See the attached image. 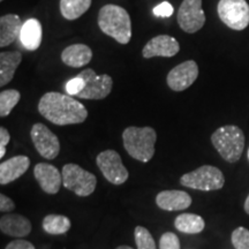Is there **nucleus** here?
Returning <instances> with one entry per match:
<instances>
[{"instance_id":"2eb2a0df","label":"nucleus","mask_w":249,"mask_h":249,"mask_svg":"<svg viewBox=\"0 0 249 249\" xmlns=\"http://www.w3.org/2000/svg\"><path fill=\"white\" fill-rule=\"evenodd\" d=\"M30 166L27 156H15L0 164V185H8L20 178Z\"/></svg>"},{"instance_id":"6e6552de","label":"nucleus","mask_w":249,"mask_h":249,"mask_svg":"<svg viewBox=\"0 0 249 249\" xmlns=\"http://www.w3.org/2000/svg\"><path fill=\"white\" fill-rule=\"evenodd\" d=\"M81 79L85 80L86 87L81 91L77 97L82 99H103L107 98L110 95L112 86H113V80L107 74H102L97 75L95 71L91 68L82 71L77 75Z\"/></svg>"},{"instance_id":"a878e982","label":"nucleus","mask_w":249,"mask_h":249,"mask_svg":"<svg viewBox=\"0 0 249 249\" xmlns=\"http://www.w3.org/2000/svg\"><path fill=\"white\" fill-rule=\"evenodd\" d=\"M134 236H135V242L136 246H138V249H156L154 238H152L151 233L145 227L136 226Z\"/></svg>"},{"instance_id":"aec40b11","label":"nucleus","mask_w":249,"mask_h":249,"mask_svg":"<svg viewBox=\"0 0 249 249\" xmlns=\"http://www.w3.org/2000/svg\"><path fill=\"white\" fill-rule=\"evenodd\" d=\"M42 24L37 18H29L23 23L20 40L22 45L29 51H35L42 43Z\"/></svg>"},{"instance_id":"1a4fd4ad","label":"nucleus","mask_w":249,"mask_h":249,"mask_svg":"<svg viewBox=\"0 0 249 249\" xmlns=\"http://www.w3.org/2000/svg\"><path fill=\"white\" fill-rule=\"evenodd\" d=\"M96 163L104 178L113 185H123L128 179V171L124 167L120 155L116 150L102 151L96 158Z\"/></svg>"},{"instance_id":"412c9836","label":"nucleus","mask_w":249,"mask_h":249,"mask_svg":"<svg viewBox=\"0 0 249 249\" xmlns=\"http://www.w3.org/2000/svg\"><path fill=\"white\" fill-rule=\"evenodd\" d=\"M21 61H22V54L18 51L0 53V86L4 87L11 82Z\"/></svg>"},{"instance_id":"c756f323","label":"nucleus","mask_w":249,"mask_h":249,"mask_svg":"<svg viewBox=\"0 0 249 249\" xmlns=\"http://www.w3.org/2000/svg\"><path fill=\"white\" fill-rule=\"evenodd\" d=\"M174 8L169 1H164L154 8V15L158 18H169L173 14Z\"/></svg>"},{"instance_id":"c85d7f7f","label":"nucleus","mask_w":249,"mask_h":249,"mask_svg":"<svg viewBox=\"0 0 249 249\" xmlns=\"http://www.w3.org/2000/svg\"><path fill=\"white\" fill-rule=\"evenodd\" d=\"M85 87H86L85 80L81 79V77H79V76L76 75L75 77L71 79L66 83L67 95H70V96H77L81 91H82L83 89H85Z\"/></svg>"},{"instance_id":"39448f33","label":"nucleus","mask_w":249,"mask_h":249,"mask_svg":"<svg viewBox=\"0 0 249 249\" xmlns=\"http://www.w3.org/2000/svg\"><path fill=\"white\" fill-rule=\"evenodd\" d=\"M180 185L196 191H218L225 185V178L222 171L216 166L203 165L192 172L183 174L180 178Z\"/></svg>"},{"instance_id":"20e7f679","label":"nucleus","mask_w":249,"mask_h":249,"mask_svg":"<svg viewBox=\"0 0 249 249\" xmlns=\"http://www.w3.org/2000/svg\"><path fill=\"white\" fill-rule=\"evenodd\" d=\"M211 142L218 154L229 163H236L240 160L245 148L244 132L238 126H223L211 135Z\"/></svg>"},{"instance_id":"f03ea898","label":"nucleus","mask_w":249,"mask_h":249,"mask_svg":"<svg viewBox=\"0 0 249 249\" xmlns=\"http://www.w3.org/2000/svg\"><path fill=\"white\" fill-rule=\"evenodd\" d=\"M98 26L105 35L120 44H128L132 38V21L127 11L120 6H103L98 13Z\"/></svg>"},{"instance_id":"0eeeda50","label":"nucleus","mask_w":249,"mask_h":249,"mask_svg":"<svg viewBox=\"0 0 249 249\" xmlns=\"http://www.w3.org/2000/svg\"><path fill=\"white\" fill-rule=\"evenodd\" d=\"M219 18L233 30H244L249 26V5L246 0H219L217 6Z\"/></svg>"},{"instance_id":"c9c22d12","label":"nucleus","mask_w":249,"mask_h":249,"mask_svg":"<svg viewBox=\"0 0 249 249\" xmlns=\"http://www.w3.org/2000/svg\"><path fill=\"white\" fill-rule=\"evenodd\" d=\"M247 155H248V160H249V149H248V154Z\"/></svg>"},{"instance_id":"423d86ee","label":"nucleus","mask_w":249,"mask_h":249,"mask_svg":"<svg viewBox=\"0 0 249 249\" xmlns=\"http://www.w3.org/2000/svg\"><path fill=\"white\" fill-rule=\"evenodd\" d=\"M62 186L77 196L91 195L96 189L97 179L95 174L83 170L77 164H66L62 167Z\"/></svg>"},{"instance_id":"4be33fe9","label":"nucleus","mask_w":249,"mask_h":249,"mask_svg":"<svg viewBox=\"0 0 249 249\" xmlns=\"http://www.w3.org/2000/svg\"><path fill=\"white\" fill-rule=\"evenodd\" d=\"M174 226L178 231L187 234H196L204 230L205 223L201 216L195 213H181L174 220Z\"/></svg>"},{"instance_id":"6ab92c4d","label":"nucleus","mask_w":249,"mask_h":249,"mask_svg":"<svg viewBox=\"0 0 249 249\" xmlns=\"http://www.w3.org/2000/svg\"><path fill=\"white\" fill-rule=\"evenodd\" d=\"M92 58V51L86 44L70 45L62 51L61 60L70 67L79 68L89 64Z\"/></svg>"},{"instance_id":"4468645a","label":"nucleus","mask_w":249,"mask_h":249,"mask_svg":"<svg viewBox=\"0 0 249 249\" xmlns=\"http://www.w3.org/2000/svg\"><path fill=\"white\" fill-rule=\"evenodd\" d=\"M34 176L42 191L46 194H57L62 186V174L51 164L38 163L34 169Z\"/></svg>"},{"instance_id":"b1692460","label":"nucleus","mask_w":249,"mask_h":249,"mask_svg":"<svg viewBox=\"0 0 249 249\" xmlns=\"http://www.w3.org/2000/svg\"><path fill=\"white\" fill-rule=\"evenodd\" d=\"M43 230L49 234H64L70 231L71 223L70 218L61 214H48L42 223Z\"/></svg>"},{"instance_id":"7ed1b4c3","label":"nucleus","mask_w":249,"mask_h":249,"mask_svg":"<svg viewBox=\"0 0 249 249\" xmlns=\"http://www.w3.org/2000/svg\"><path fill=\"white\" fill-rule=\"evenodd\" d=\"M123 140L124 149L134 160L148 163L154 157L157 134L151 127H127Z\"/></svg>"},{"instance_id":"72a5a7b5","label":"nucleus","mask_w":249,"mask_h":249,"mask_svg":"<svg viewBox=\"0 0 249 249\" xmlns=\"http://www.w3.org/2000/svg\"><path fill=\"white\" fill-rule=\"evenodd\" d=\"M244 208H245V211H246V213H247L249 214V194H248L247 198H246V201H245V205H244Z\"/></svg>"},{"instance_id":"393cba45","label":"nucleus","mask_w":249,"mask_h":249,"mask_svg":"<svg viewBox=\"0 0 249 249\" xmlns=\"http://www.w3.org/2000/svg\"><path fill=\"white\" fill-rule=\"evenodd\" d=\"M21 98V93L18 90L8 89L0 92V117H7L18 104Z\"/></svg>"},{"instance_id":"5701e85b","label":"nucleus","mask_w":249,"mask_h":249,"mask_svg":"<svg viewBox=\"0 0 249 249\" xmlns=\"http://www.w3.org/2000/svg\"><path fill=\"white\" fill-rule=\"evenodd\" d=\"M91 0H60L61 15L66 20H76L90 8Z\"/></svg>"},{"instance_id":"dca6fc26","label":"nucleus","mask_w":249,"mask_h":249,"mask_svg":"<svg viewBox=\"0 0 249 249\" xmlns=\"http://www.w3.org/2000/svg\"><path fill=\"white\" fill-rule=\"evenodd\" d=\"M156 204L165 211H181L191 207L192 197L183 191H163L156 196Z\"/></svg>"},{"instance_id":"f257e3e1","label":"nucleus","mask_w":249,"mask_h":249,"mask_svg":"<svg viewBox=\"0 0 249 249\" xmlns=\"http://www.w3.org/2000/svg\"><path fill=\"white\" fill-rule=\"evenodd\" d=\"M38 111L45 119L58 126L82 124L88 118V111L82 103L60 92H46L42 96Z\"/></svg>"},{"instance_id":"2f4dec72","label":"nucleus","mask_w":249,"mask_h":249,"mask_svg":"<svg viewBox=\"0 0 249 249\" xmlns=\"http://www.w3.org/2000/svg\"><path fill=\"white\" fill-rule=\"evenodd\" d=\"M14 202L5 194H0V211L1 213H11V211H14Z\"/></svg>"},{"instance_id":"9b49d317","label":"nucleus","mask_w":249,"mask_h":249,"mask_svg":"<svg viewBox=\"0 0 249 249\" xmlns=\"http://www.w3.org/2000/svg\"><path fill=\"white\" fill-rule=\"evenodd\" d=\"M178 24L185 33L194 34L205 23L202 0H183L178 11Z\"/></svg>"},{"instance_id":"f704fd0d","label":"nucleus","mask_w":249,"mask_h":249,"mask_svg":"<svg viewBox=\"0 0 249 249\" xmlns=\"http://www.w3.org/2000/svg\"><path fill=\"white\" fill-rule=\"evenodd\" d=\"M116 249H133V248L129 247V246H119V247H117Z\"/></svg>"},{"instance_id":"7c9ffc66","label":"nucleus","mask_w":249,"mask_h":249,"mask_svg":"<svg viewBox=\"0 0 249 249\" xmlns=\"http://www.w3.org/2000/svg\"><path fill=\"white\" fill-rule=\"evenodd\" d=\"M11 135L5 127L0 128V158H2L6 154V145L8 144Z\"/></svg>"},{"instance_id":"e433bc0d","label":"nucleus","mask_w":249,"mask_h":249,"mask_svg":"<svg viewBox=\"0 0 249 249\" xmlns=\"http://www.w3.org/2000/svg\"><path fill=\"white\" fill-rule=\"evenodd\" d=\"M1 1H2V0H1Z\"/></svg>"},{"instance_id":"a211bd4d","label":"nucleus","mask_w":249,"mask_h":249,"mask_svg":"<svg viewBox=\"0 0 249 249\" xmlns=\"http://www.w3.org/2000/svg\"><path fill=\"white\" fill-rule=\"evenodd\" d=\"M22 21L18 15L7 14L0 18V46L11 45L21 35Z\"/></svg>"},{"instance_id":"ddd939ff","label":"nucleus","mask_w":249,"mask_h":249,"mask_svg":"<svg viewBox=\"0 0 249 249\" xmlns=\"http://www.w3.org/2000/svg\"><path fill=\"white\" fill-rule=\"evenodd\" d=\"M180 51V44L174 37L169 35H158L149 40L142 50L143 58L174 57Z\"/></svg>"},{"instance_id":"bb28decb","label":"nucleus","mask_w":249,"mask_h":249,"mask_svg":"<svg viewBox=\"0 0 249 249\" xmlns=\"http://www.w3.org/2000/svg\"><path fill=\"white\" fill-rule=\"evenodd\" d=\"M231 240L235 249H249V230L238 227L233 231Z\"/></svg>"},{"instance_id":"cd10ccee","label":"nucleus","mask_w":249,"mask_h":249,"mask_svg":"<svg viewBox=\"0 0 249 249\" xmlns=\"http://www.w3.org/2000/svg\"><path fill=\"white\" fill-rule=\"evenodd\" d=\"M160 249H180V240L172 232H166L160 236Z\"/></svg>"},{"instance_id":"f3484780","label":"nucleus","mask_w":249,"mask_h":249,"mask_svg":"<svg viewBox=\"0 0 249 249\" xmlns=\"http://www.w3.org/2000/svg\"><path fill=\"white\" fill-rule=\"evenodd\" d=\"M30 220L22 214L7 213L0 218V230L6 235L13 238H24L31 232Z\"/></svg>"},{"instance_id":"473e14b6","label":"nucleus","mask_w":249,"mask_h":249,"mask_svg":"<svg viewBox=\"0 0 249 249\" xmlns=\"http://www.w3.org/2000/svg\"><path fill=\"white\" fill-rule=\"evenodd\" d=\"M5 249H35V246L27 240H14L9 242Z\"/></svg>"},{"instance_id":"f8f14e48","label":"nucleus","mask_w":249,"mask_h":249,"mask_svg":"<svg viewBox=\"0 0 249 249\" xmlns=\"http://www.w3.org/2000/svg\"><path fill=\"white\" fill-rule=\"evenodd\" d=\"M197 76V64L194 60L183 61L167 74V86L173 91H183L195 82Z\"/></svg>"},{"instance_id":"9d476101","label":"nucleus","mask_w":249,"mask_h":249,"mask_svg":"<svg viewBox=\"0 0 249 249\" xmlns=\"http://www.w3.org/2000/svg\"><path fill=\"white\" fill-rule=\"evenodd\" d=\"M30 136L36 150L46 160H54L60 152V142L58 136L44 124H34L30 130Z\"/></svg>"}]
</instances>
